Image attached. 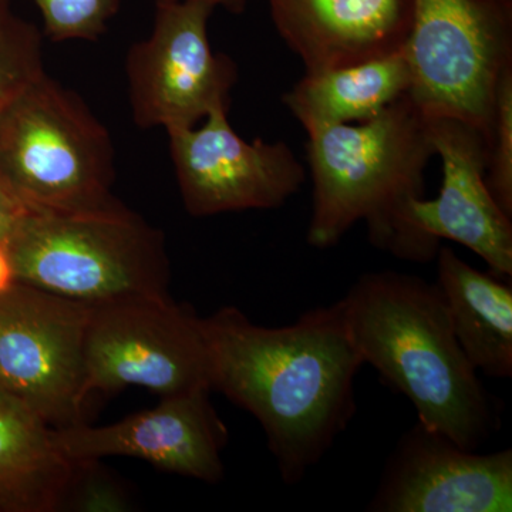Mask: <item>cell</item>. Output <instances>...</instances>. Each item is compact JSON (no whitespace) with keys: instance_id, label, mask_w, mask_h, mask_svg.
Returning <instances> with one entry per match:
<instances>
[{"instance_id":"1","label":"cell","mask_w":512,"mask_h":512,"mask_svg":"<svg viewBox=\"0 0 512 512\" xmlns=\"http://www.w3.org/2000/svg\"><path fill=\"white\" fill-rule=\"evenodd\" d=\"M211 390L261 424L285 484L319 463L356 412L362 357L339 301L266 328L234 306L202 318Z\"/></svg>"},{"instance_id":"2","label":"cell","mask_w":512,"mask_h":512,"mask_svg":"<svg viewBox=\"0 0 512 512\" xmlns=\"http://www.w3.org/2000/svg\"><path fill=\"white\" fill-rule=\"evenodd\" d=\"M350 338L417 420L477 451L498 427L493 397L454 335L436 282L402 272H367L339 301Z\"/></svg>"},{"instance_id":"3","label":"cell","mask_w":512,"mask_h":512,"mask_svg":"<svg viewBox=\"0 0 512 512\" xmlns=\"http://www.w3.org/2000/svg\"><path fill=\"white\" fill-rule=\"evenodd\" d=\"M308 137L311 247H335L365 221L375 247L406 261L436 258L440 248L407 222L410 201L424 197V171L436 156L427 117L409 94L373 119L316 128Z\"/></svg>"},{"instance_id":"4","label":"cell","mask_w":512,"mask_h":512,"mask_svg":"<svg viewBox=\"0 0 512 512\" xmlns=\"http://www.w3.org/2000/svg\"><path fill=\"white\" fill-rule=\"evenodd\" d=\"M5 249L15 282L86 305L167 293L170 281L163 232L120 201L94 211L30 208Z\"/></svg>"},{"instance_id":"5","label":"cell","mask_w":512,"mask_h":512,"mask_svg":"<svg viewBox=\"0 0 512 512\" xmlns=\"http://www.w3.org/2000/svg\"><path fill=\"white\" fill-rule=\"evenodd\" d=\"M0 178L37 210L94 211L119 202L111 192L109 130L47 73L0 111Z\"/></svg>"},{"instance_id":"6","label":"cell","mask_w":512,"mask_h":512,"mask_svg":"<svg viewBox=\"0 0 512 512\" xmlns=\"http://www.w3.org/2000/svg\"><path fill=\"white\" fill-rule=\"evenodd\" d=\"M404 50L421 113L471 124L488 143L498 82L512 64V0H414Z\"/></svg>"},{"instance_id":"7","label":"cell","mask_w":512,"mask_h":512,"mask_svg":"<svg viewBox=\"0 0 512 512\" xmlns=\"http://www.w3.org/2000/svg\"><path fill=\"white\" fill-rule=\"evenodd\" d=\"M130 386L160 397L211 390L202 318L168 293L90 305L84 335V402L94 392Z\"/></svg>"},{"instance_id":"8","label":"cell","mask_w":512,"mask_h":512,"mask_svg":"<svg viewBox=\"0 0 512 512\" xmlns=\"http://www.w3.org/2000/svg\"><path fill=\"white\" fill-rule=\"evenodd\" d=\"M214 10L204 2L156 5L153 32L126 57L128 99L138 127L170 133L228 111L237 67L212 50L208 22Z\"/></svg>"},{"instance_id":"9","label":"cell","mask_w":512,"mask_h":512,"mask_svg":"<svg viewBox=\"0 0 512 512\" xmlns=\"http://www.w3.org/2000/svg\"><path fill=\"white\" fill-rule=\"evenodd\" d=\"M89 311L19 282L0 292V389L53 429L83 423Z\"/></svg>"},{"instance_id":"10","label":"cell","mask_w":512,"mask_h":512,"mask_svg":"<svg viewBox=\"0 0 512 512\" xmlns=\"http://www.w3.org/2000/svg\"><path fill=\"white\" fill-rule=\"evenodd\" d=\"M175 177L185 210L211 217L248 210H275L306 180L305 168L284 141H247L217 110L201 127L168 133Z\"/></svg>"},{"instance_id":"11","label":"cell","mask_w":512,"mask_h":512,"mask_svg":"<svg viewBox=\"0 0 512 512\" xmlns=\"http://www.w3.org/2000/svg\"><path fill=\"white\" fill-rule=\"evenodd\" d=\"M372 512H510L512 450L478 454L417 420L387 460Z\"/></svg>"},{"instance_id":"12","label":"cell","mask_w":512,"mask_h":512,"mask_svg":"<svg viewBox=\"0 0 512 512\" xmlns=\"http://www.w3.org/2000/svg\"><path fill=\"white\" fill-rule=\"evenodd\" d=\"M210 394V389H197L161 397L154 409L109 426L79 423L55 429L56 441L69 460L133 457L165 473L217 484L224 478L228 431Z\"/></svg>"},{"instance_id":"13","label":"cell","mask_w":512,"mask_h":512,"mask_svg":"<svg viewBox=\"0 0 512 512\" xmlns=\"http://www.w3.org/2000/svg\"><path fill=\"white\" fill-rule=\"evenodd\" d=\"M434 153L443 163V185L434 200L410 201L407 222L424 241L441 239L473 251L498 278H512V218L485 181L488 143L483 131L450 117H427Z\"/></svg>"},{"instance_id":"14","label":"cell","mask_w":512,"mask_h":512,"mask_svg":"<svg viewBox=\"0 0 512 512\" xmlns=\"http://www.w3.org/2000/svg\"><path fill=\"white\" fill-rule=\"evenodd\" d=\"M279 35L306 72L336 69L403 49L414 0H266Z\"/></svg>"},{"instance_id":"15","label":"cell","mask_w":512,"mask_h":512,"mask_svg":"<svg viewBox=\"0 0 512 512\" xmlns=\"http://www.w3.org/2000/svg\"><path fill=\"white\" fill-rule=\"evenodd\" d=\"M73 473L56 430L0 389V512L64 511Z\"/></svg>"},{"instance_id":"16","label":"cell","mask_w":512,"mask_h":512,"mask_svg":"<svg viewBox=\"0 0 512 512\" xmlns=\"http://www.w3.org/2000/svg\"><path fill=\"white\" fill-rule=\"evenodd\" d=\"M437 281L454 335L477 372L512 376V288L507 279L484 274L448 247L436 255Z\"/></svg>"},{"instance_id":"17","label":"cell","mask_w":512,"mask_h":512,"mask_svg":"<svg viewBox=\"0 0 512 512\" xmlns=\"http://www.w3.org/2000/svg\"><path fill=\"white\" fill-rule=\"evenodd\" d=\"M410 87L412 70L403 47L377 59L306 72L284 103L309 133L373 119L409 94Z\"/></svg>"},{"instance_id":"18","label":"cell","mask_w":512,"mask_h":512,"mask_svg":"<svg viewBox=\"0 0 512 512\" xmlns=\"http://www.w3.org/2000/svg\"><path fill=\"white\" fill-rule=\"evenodd\" d=\"M46 73L42 33L0 0V111Z\"/></svg>"},{"instance_id":"19","label":"cell","mask_w":512,"mask_h":512,"mask_svg":"<svg viewBox=\"0 0 512 512\" xmlns=\"http://www.w3.org/2000/svg\"><path fill=\"white\" fill-rule=\"evenodd\" d=\"M485 181L495 202L512 218V64L505 67L495 93Z\"/></svg>"},{"instance_id":"20","label":"cell","mask_w":512,"mask_h":512,"mask_svg":"<svg viewBox=\"0 0 512 512\" xmlns=\"http://www.w3.org/2000/svg\"><path fill=\"white\" fill-rule=\"evenodd\" d=\"M53 42H96L119 12L121 0H33Z\"/></svg>"},{"instance_id":"21","label":"cell","mask_w":512,"mask_h":512,"mask_svg":"<svg viewBox=\"0 0 512 512\" xmlns=\"http://www.w3.org/2000/svg\"><path fill=\"white\" fill-rule=\"evenodd\" d=\"M100 460L74 461V473L64 511L126 512L130 495L116 477L106 473Z\"/></svg>"},{"instance_id":"22","label":"cell","mask_w":512,"mask_h":512,"mask_svg":"<svg viewBox=\"0 0 512 512\" xmlns=\"http://www.w3.org/2000/svg\"><path fill=\"white\" fill-rule=\"evenodd\" d=\"M29 210V205L0 178V247H6Z\"/></svg>"},{"instance_id":"23","label":"cell","mask_w":512,"mask_h":512,"mask_svg":"<svg viewBox=\"0 0 512 512\" xmlns=\"http://www.w3.org/2000/svg\"><path fill=\"white\" fill-rule=\"evenodd\" d=\"M156 5H164V3H177V2H204L214 8H225L229 12L239 13L245 8L247 0H154Z\"/></svg>"},{"instance_id":"24","label":"cell","mask_w":512,"mask_h":512,"mask_svg":"<svg viewBox=\"0 0 512 512\" xmlns=\"http://www.w3.org/2000/svg\"><path fill=\"white\" fill-rule=\"evenodd\" d=\"M13 282H15V276H13L8 252H6L5 248L0 247V292L8 289Z\"/></svg>"}]
</instances>
